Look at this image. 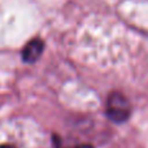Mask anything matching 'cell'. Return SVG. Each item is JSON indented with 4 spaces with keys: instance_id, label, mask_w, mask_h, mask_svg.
<instances>
[{
    "instance_id": "6da1fadb",
    "label": "cell",
    "mask_w": 148,
    "mask_h": 148,
    "mask_svg": "<svg viewBox=\"0 0 148 148\" xmlns=\"http://www.w3.org/2000/svg\"><path fill=\"white\" fill-rule=\"evenodd\" d=\"M105 113H107L108 118L112 120L113 122H123L130 117V101L121 92H112L107 99Z\"/></svg>"
},
{
    "instance_id": "7a4b0ae2",
    "label": "cell",
    "mask_w": 148,
    "mask_h": 148,
    "mask_svg": "<svg viewBox=\"0 0 148 148\" xmlns=\"http://www.w3.org/2000/svg\"><path fill=\"white\" fill-rule=\"evenodd\" d=\"M44 49V42L39 38H34L23 47L22 59L25 62H35L40 57Z\"/></svg>"
},
{
    "instance_id": "3957f363",
    "label": "cell",
    "mask_w": 148,
    "mask_h": 148,
    "mask_svg": "<svg viewBox=\"0 0 148 148\" xmlns=\"http://www.w3.org/2000/svg\"><path fill=\"white\" fill-rule=\"evenodd\" d=\"M74 148H94L92 146H90V144H81V146H77Z\"/></svg>"
},
{
    "instance_id": "277c9868",
    "label": "cell",
    "mask_w": 148,
    "mask_h": 148,
    "mask_svg": "<svg viewBox=\"0 0 148 148\" xmlns=\"http://www.w3.org/2000/svg\"><path fill=\"white\" fill-rule=\"evenodd\" d=\"M0 148H16V147H13V146H10V144H4V146H1Z\"/></svg>"
}]
</instances>
